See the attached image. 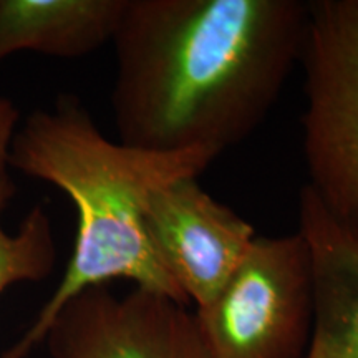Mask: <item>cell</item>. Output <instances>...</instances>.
<instances>
[{"instance_id": "obj_10", "label": "cell", "mask_w": 358, "mask_h": 358, "mask_svg": "<svg viewBox=\"0 0 358 358\" xmlns=\"http://www.w3.org/2000/svg\"><path fill=\"white\" fill-rule=\"evenodd\" d=\"M19 127L20 110L10 98L0 95V179L10 176V151Z\"/></svg>"}, {"instance_id": "obj_5", "label": "cell", "mask_w": 358, "mask_h": 358, "mask_svg": "<svg viewBox=\"0 0 358 358\" xmlns=\"http://www.w3.org/2000/svg\"><path fill=\"white\" fill-rule=\"evenodd\" d=\"M52 358H209L194 312L134 287L85 289L58 310L45 334Z\"/></svg>"}, {"instance_id": "obj_2", "label": "cell", "mask_w": 358, "mask_h": 358, "mask_svg": "<svg viewBox=\"0 0 358 358\" xmlns=\"http://www.w3.org/2000/svg\"><path fill=\"white\" fill-rule=\"evenodd\" d=\"M217 156L204 148L159 153L111 141L71 95L27 116L13 138L10 168L64 192L77 211V236L55 292L0 358L29 357L70 299L111 280H129L189 306L151 248L145 211L155 191L199 178Z\"/></svg>"}, {"instance_id": "obj_9", "label": "cell", "mask_w": 358, "mask_h": 358, "mask_svg": "<svg viewBox=\"0 0 358 358\" xmlns=\"http://www.w3.org/2000/svg\"><path fill=\"white\" fill-rule=\"evenodd\" d=\"M15 191L10 176L0 179V294L22 282L47 279L57 262L55 237L43 206L30 209L13 234L3 227V213Z\"/></svg>"}, {"instance_id": "obj_1", "label": "cell", "mask_w": 358, "mask_h": 358, "mask_svg": "<svg viewBox=\"0 0 358 358\" xmlns=\"http://www.w3.org/2000/svg\"><path fill=\"white\" fill-rule=\"evenodd\" d=\"M299 0H127L113 35L118 141L221 155L256 131L301 62Z\"/></svg>"}, {"instance_id": "obj_6", "label": "cell", "mask_w": 358, "mask_h": 358, "mask_svg": "<svg viewBox=\"0 0 358 358\" xmlns=\"http://www.w3.org/2000/svg\"><path fill=\"white\" fill-rule=\"evenodd\" d=\"M145 227L159 264L196 308L221 292L257 237L244 217L191 176L151 194Z\"/></svg>"}, {"instance_id": "obj_7", "label": "cell", "mask_w": 358, "mask_h": 358, "mask_svg": "<svg viewBox=\"0 0 358 358\" xmlns=\"http://www.w3.org/2000/svg\"><path fill=\"white\" fill-rule=\"evenodd\" d=\"M299 232L312 262L313 327L306 358H358V239L338 226L307 187Z\"/></svg>"}, {"instance_id": "obj_3", "label": "cell", "mask_w": 358, "mask_h": 358, "mask_svg": "<svg viewBox=\"0 0 358 358\" xmlns=\"http://www.w3.org/2000/svg\"><path fill=\"white\" fill-rule=\"evenodd\" d=\"M301 64L306 187L358 239V0L308 2Z\"/></svg>"}, {"instance_id": "obj_4", "label": "cell", "mask_w": 358, "mask_h": 358, "mask_svg": "<svg viewBox=\"0 0 358 358\" xmlns=\"http://www.w3.org/2000/svg\"><path fill=\"white\" fill-rule=\"evenodd\" d=\"M194 315L209 358H306L313 280L301 232L257 236L221 292Z\"/></svg>"}, {"instance_id": "obj_8", "label": "cell", "mask_w": 358, "mask_h": 358, "mask_svg": "<svg viewBox=\"0 0 358 358\" xmlns=\"http://www.w3.org/2000/svg\"><path fill=\"white\" fill-rule=\"evenodd\" d=\"M127 0H0V64L13 53L80 58L113 40Z\"/></svg>"}]
</instances>
